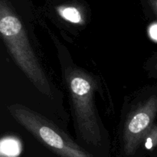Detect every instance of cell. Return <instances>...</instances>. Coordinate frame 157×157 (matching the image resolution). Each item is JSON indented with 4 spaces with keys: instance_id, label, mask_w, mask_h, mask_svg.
Listing matches in <instances>:
<instances>
[{
    "instance_id": "obj_5",
    "label": "cell",
    "mask_w": 157,
    "mask_h": 157,
    "mask_svg": "<svg viewBox=\"0 0 157 157\" xmlns=\"http://www.w3.org/2000/svg\"><path fill=\"white\" fill-rule=\"evenodd\" d=\"M1 150L3 153L9 156H14V155L18 154L19 151L18 143L12 140L2 141L1 144Z\"/></svg>"
},
{
    "instance_id": "obj_6",
    "label": "cell",
    "mask_w": 157,
    "mask_h": 157,
    "mask_svg": "<svg viewBox=\"0 0 157 157\" xmlns=\"http://www.w3.org/2000/svg\"><path fill=\"white\" fill-rule=\"evenodd\" d=\"M150 35L155 39H157V25H153V27L150 29Z\"/></svg>"
},
{
    "instance_id": "obj_7",
    "label": "cell",
    "mask_w": 157,
    "mask_h": 157,
    "mask_svg": "<svg viewBox=\"0 0 157 157\" xmlns=\"http://www.w3.org/2000/svg\"><path fill=\"white\" fill-rule=\"evenodd\" d=\"M156 7H157V1H156Z\"/></svg>"
},
{
    "instance_id": "obj_1",
    "label": "cell",
    "mask_w": 157,
    "mask_h": 157,
    "mask_svg": "<svg viewBox=\"0 0 157 157\" xmlns=\"http://www.w3.org/2000/svg\"><path fill=\"white\" fill-rule=\"evenodd\" d=\"M38 135L44 143L50 147L59 150H64L65 144L61 136L50 127L41 126L38 128Z\"/></svg>"
},
{
    "instance_id": "obj_3",
    "label": "cell",
    "mask_w": 157,
    "mask_h": 157,
    "mask_svg": "<svg viewBox=\"0 0 157 157\" xmlns=\"http://www.w3.org/2000/svg\"><path fill=\"white\" fill-rule=\"evenodd\" d=\"M71 87L74 93L78 96L87 94L90 89L88 81L81 78H74L71 84Z\"/></svg>"
},
{
    "instance_id": "obj_2",
    "label": "cell",
    "mask_w": 157,
    "mask_h": 157,
    "mask_svg": "<svg viewBox=\"0 0 157 157\" xmlns=\"http://www.w3.org/2000/svg\"><path fill=\"white\" fill-rule=\"evenodd\" d=\"M150 122V115L147 113H140L132 119L129 124V130L133 133H138L148 127Z\"/></svg>"
},
{
    "instance_id": "obj_4",
    "label": "cell",
    "mask_w": 157,
    "mask_h": 157,
    "mask_svg": "<svg viewBox=\"0 0 157 157\" xmlns=\"http://www.w3.org/2000/svg\"><path fill=\"white\" fill-rule=\"evenodd\" d=\"M61 14L64 18L71 22L78 23L81 21V13L75 7L64 8L61 11Z\"/></svg>"
}]
</instances>
